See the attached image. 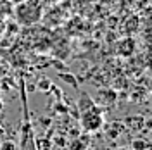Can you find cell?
<instances>
[{"label": "cell", "instance_id": "6", "mask_svg": "<svg viewBox=\"0 0 152 150\" xmlns=\"http://www.w3.org/2000/svg\"><path fill=\"white\" fill-rule=\"evenodd\" d=\"M0 150H18V147H16V143L12 140H7L2 143V147H0Z\"/></svg>", "mask_w": 152, "mask_h": 150}, {"label": "cell", "instance_id": "5", "mask_svg": "<svg viewBox=\"0 0 152 150\" xmlns=\"http://www.w3.org/2000/svg\"><path fill=\"white\" fill-rule=\"evenodd\" d=\"M143 119L142 116H130L123 121V126H128V130L132 131H137V130H142L143 128Z\"/></svg>", "mask_w": 152, "mask_h": 150}, {"label": "cell", "instance_id": "3", "mask_svg": "<svg viewBox=\"0 0 152 150\" xmlns=\"http://www.w3.org/2000/svg\"><path fill=\"white\" fill-rule=\"evenodd\" d=\"M81 126L88 133L102 130V126H104V116H102V111L97 107V103L92 105V107H88V109H85V111H81Z\"/></svg>", "mask_w": 152, "mask_h": 150}, {"label": "cell", "instance_id": "7", "mask_svg": "<svg viewBox=\"0 0 152 150\" xmlns=\"http://www.w3.org/2000/svg\"><path fill=\"white\" fill-rule=\"evenodd\" d=\"M61 78H62L64 81H67V83L71 81V83H73V86H75V88H76V86H78V83H76V79H75V78H73V76H71V74H69V76H67V74H61Z\"/></svg>", "mask_w": 152, "mask_h": 150}, {"label": "cell", "instance_id": "1", "mask_svg": "<svg viewBox=\"0 0 152 150\" xmlns=\"http://www.w3.org/2000/svg\"><path fill=\"white\" fill-rule=\"evenodd\" d=\"M21 100H23V117H21V133H19V150H38L33 124L29 119V109H28V97H26V84L21 81L19 86Z\"/></svg>", "mask_w": 152, "mask_h": 150}, {"label": "cell", "instance_id": "13", "mask_svg": "<svg viewBox=\"0 0 152 150\" xmlns=\"http://www.w3.org/2000/svg\"><path fill=\"white\" fill-rule=\"evenodd\" d=\"M4 109V102H2V97H0V111Z\"/></svg>", "mask_w": 152, "mask_h": 150}, {"label": "cell", "instance_id": "4", "mask_svg": "<svg viewBox=\"0 0 152 150\" xmlns=\"http://www.w3.org/2000/svg\"><path fill=\"white\" fill-rule=\"evenodd\" d=\"M118 98V93L114 92L113 88H102L100 92H97V97H95V103H100V105H114Z\"/></svg>", "mask_w": 152, "mask_h": 150}, {"label": "cell", "instance_id": "9", "mask_svg": "<svg viewBox=\"0 0 152 150\" xmlns=\"http://www.w3.org/2000/svg\"><path fill=\"white\" fill-rule=\"evenodd\" d=\"M143 143H145V141H142V140L133 141V149H135V150H143V147H145Z\"/></svg>", "mask_w": 152, "mask_h": 150}, {"label": "cell", "instance_id": "2", "mask_svg": "<svg viewBox=\"0 0 152 150\" xmlns=\"http://www.w3.org/2000/svg\"><path fill=\"white\" fill-rule=\"evenodd\" d=\"M12 17L18 26H33L43 17V5L38 0H24L12 7Z\"/></svg>", "mask_w": 152, "mask_h": 150}, {"label": "cell", "instance_id": "11", "mask_svg": "<svg viewBox=\"0 0 152 150\" xmlns=\"http://www.w3.org/2000/svg\"><path fill=\"white\" fill-rule=\"evenodd\" d=\"M45 86H50V83H48V79H43V83L40 81V90H43V92H47V88Z\"/></svg>", "mask_w": 152, "mask_h": 150}, {"label": "cell", "instance_id": "8", "mask_svg": "<svg viewBox=\"0 0 152 150\" xmlns=\"http://www.w3.org/2000/svg\"><path fill=\"white\" fill-rule=\"evenodd\" d=\"M38 2H40L43 7H48V5H56L59 0H38Z\"/></svg>", "mask_w": 152, "mask_h": 150}, {"label": "cell", "instance_id": "12", "mask_svg": "<svg viewBox=\"0 0 152 150\" xmlns=\"http://www.w3.org/2000/svg\"><path fill=\"white\" fill-rule=\"evenodd\" d=\"M9 2L12 5H16V4H21V2H24V0H9Z\"/></svg>", "mask_w": 152, "mask_h": 150}, {"label": "cell", "instance_id": "10", "mask_svg": "<svg viewBox=\"0 0 152 150\" xmlns=\"http://www.w3.org/2000/svg\"><path fill=\"white\" fill-rule=\"evenodd\" d=\"M143 128H147L149 131H152V117H151V119H145V121H143Z\"/></svg>", "mask_w": 152, "mask_h": 150}]
</instances>
